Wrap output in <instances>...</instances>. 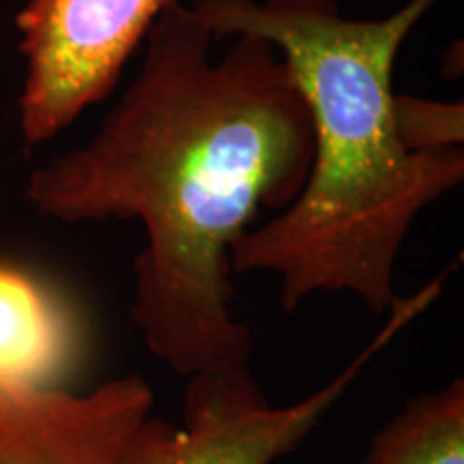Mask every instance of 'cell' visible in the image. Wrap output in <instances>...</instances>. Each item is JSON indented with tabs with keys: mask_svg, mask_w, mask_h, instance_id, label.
Returning <instances> with one entry per match:
<instances>
[{
	"mask_svg": "<svg viewBox=\"0 0 464 464\" xmlns=\"http://www.w3.org/2000/svg\"><path fill=\"white\" fill-rule=\"evenodd\" d=\"M213 33L174 5L144 39L142 65L89 142L33 170L26 198L65 224L138 219L131 318L172 372L249 363L232 312L230 252L260 208L284 211L312 164V123L274 44Z\"/></svg>",
	"mask_w": 464,
	"mask_h": 464,
	"instance_id": "obj_1",
	"label": "cell"
},
{
	"mask_svg": "<svg viewBox=\"0 0 464 464\" xmlns=\"http://www.w3.org/2000/svg\"><path fill=\"white\" fill-rule=\"evenodd\" d=\"M439 0L355 20L338 0H196L213 37L256 34L295 75L312 123V164L284 211L230 252L232 274L280 280L284 312L316 293H348L381 316L400 299L393 269L417 216L464 179V149L411 150L396 125L393 65Z\"/></svg>",
	"mask_w": 464,
	"mask_h": 464,
	"instance_id": "obj_2",
	"label": "cell"
},
{
	"mask_svg": "<svg viewBox=\"0 0 464 464\" xmlns=\"http://www.w3.org/2000/svg\"><path fill=\"white\" fill-rule=\"evenodd\" d=\"M445 280L448 271L400 297L385 327L332 381L293 404L271 402L249 363L191 374L181 423L147 415L127 439L119 464H274L297 450L382 348L440 297Z\"/></svg>",
	"mask_w": 464,
	"mask_h": 464,
	"instance_id": "obj_3",
	"label": "cell"
},
{
	"mask_svg": "<svg viewBox=\"0 0 464 464\" xmlns=\"http://www.w3.org/2000/svg\"><path fill=\"white\" fill-rule=\"evenodd\" d=\"M181 0H24L17 112L26 147L50 142L106 100L150 28Z\"/></svg>",
	"mask_w": 464,
	"mask_h": 464,
	"instance_id": "obj_4",
	"label": "cell"
},
{
	"mask_svg": "<svg viewBox=\"0 0 464 464\" xmlns=\"http://www.w3.org/2000/svg\"><path fill=\"white\" fill-rule=\"evenodd\" d=\"M153 404V390L138 374L86 393L0 382V464H119Z\"/></svg>",
	"mask_w": 464,
	"mask_h": 464,
	"instance_id": "obj_5",
	"label": "cell"
},
{
	"mask_svg": "<svg viewBox=\"0 0 464 464\" xmlns=\"http://www.w3.org/2000/svg\"><path fill=\"white\" fill-rule=\"evenodd\" d=\"M72 304L26 266L0 260V382L58 390L84 357Z\"/></svg>",
	"mask_w": 464,
	"mask_h": 464,
	"instance_id": "obj_6",
	"label": "cell"
},
{
	"mask_svg": "<svg viewBox=\"0 0 464 464\" xmlns=\"http://www.w3.org/2000/svg\"><path fill=\"white\" fill-rule=\"evenodd\" d=\"M362 464H464V381L411 398L374 434Z\"/></svg>",
	"mask_w": 464,
	"mask_h": 464,
	"instance_id": "obj_7",
	"label": "cell"
},
{
	"mask_svg": "<svg viewBox=\"0 0 464 464\" xmlns=\"http://www.w3.org/2000/svg\"><path fill=\"white\" fill-rule=\"evenodd\" d=\"M396 125L400 140L411 150L462 147L464 106L396 95Z\"/></svg>",
	"mask_w": 464,
	"mask_h": 464,
	"instance_id": "obj_8",
	"label": "cell"
}]
</instances>
